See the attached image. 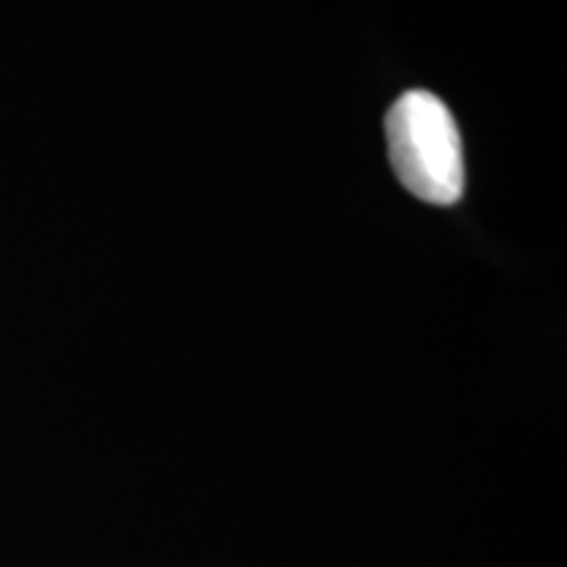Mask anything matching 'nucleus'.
Returning a JSON list of instances; mask_svg holds the SVG:
<instances>
[{
    "instance_id": "nucleus-1",
    "label": "nucleus",
    "mask_w": 567,
    "mask_h": 567,
    "mask_svg": "<svg viewBox=\"0 0 567 567\" xmlns=\"http://www.w3.org/2000/svg\"><path fill=\"white\" fill-rule=\"evenodd\" d=\"M388 158L404 189L429 205L464 196V145L447 104L432 92H404L385 117Z\"/></svg>"
}]
</instances>
